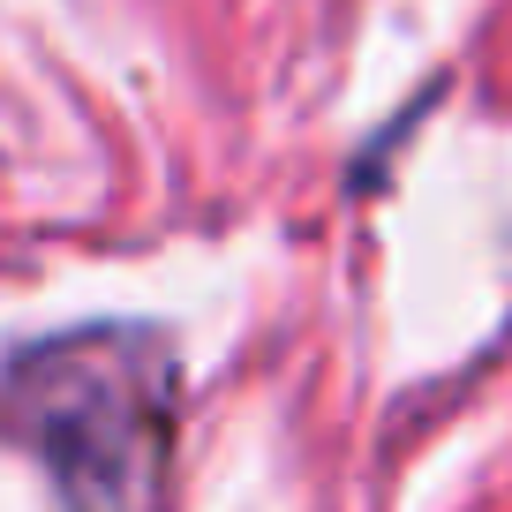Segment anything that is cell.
Here are the masks:
<instances>
[{
	"mask_svg": "<svg viewBox=\"0 0 512 512\" xmlns=\"http://www.w3.org/2000/svg\"><path fill=\"white\" fill-rule=\"evenodd\" d=\"M166 354L136 332L46 339L8 369L23 437L68 497H151L166 467Z\"/></svg>",
	"mask_w": 512,
	"mask_h": 512,
	"instance_id": "6da1fadb",
	"label": "cell"
}]
</instances>
